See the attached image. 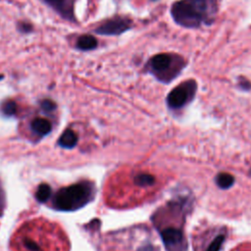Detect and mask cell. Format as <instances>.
Returning a JSON list of instances; mask_svg holds the SVG:
<instances>
[{
    "mask_svg": "<svg viewBox=\"0 0 251 251\" xmlns=\"http://www.w3.org/2000/svg\"><path fill=\"white\" fill-rule=\"evenodd\" d=\"M225 240V236L224 234H219L218 236H216L214 238V240L209 244L208 248L206 251H220L221 249V246L223 244Z\"/></svg>",
    "mask_w": 251,
    "mask_h": 251,
    "instance_id": "obj_12",
    "label": "cell"
},
{
    "mask_svg": "<svg viewBox=\"0 0 251 251\" xmlns=\"http://www.w3.org/2000/svg\"><path fill=\"white\" fill-rule=\"evenodd\" d=\"M234 178L228 174H219L216 177V182L221 188H228L232 185Z\"/></svg>",
    "mask_w": 251,
    "mask_h": 251,
    "instance_id": "obj_11",
    "label": "cell"
},
{
    "mask_svg": "<svg viewBox=\"0 0 251 251\" xmlns=\"http://www.w3.org/2000/svg\"><path fill=\"white\" fill-rule=\"evenodd\" d=\"M197 83L194 79H187L176 86L167 96V104L173 110H178L187 105L195 96Z\"/></svg>",
    "mask_w": 251,
    "mask_h": 251,
    "instance_id": "obj_5",
    "label": "cell"
},
{
    "mask_svg": "<svg viewBox=\"0 0 251 251\" xmlns=\"http://www.w3.org/2000/svg\"><path fill=\"white\" fill-rule=\"evenodd\" d=\"M95 189L90 182H80L58 191L54 197V207L61 210H75L84 206L94 196Z\"/></svg>",
    "mask_w": 251,
    "mask_h": 251,
    "instance_id": "obj_4",
    "label": "cell"
},
{
    "mask_svg": "<svg viewBox=\"0 0 251 251\" xmlns=\"http://www.w3.org/2000/svg\"><path fill=\"white\" fill-rule=\"evenodd\" d=\"M239 87L244 90H249L251 88V83L249 80H247L245 78H240L239 79Z\"/></svg>",
    "mask_w": 251,
    "mask_h": 251,
    "instance_id": "obj_15",
    "label": "cell"
},
{
    "mask_svg": "<svg viewBox=\"0 0 251 251\" xmlns=\"http://www.w3.org/2000/svg\"><path fill=\"white\" fill-rule=\"evenodd\" d=\"M50 6H52L56 11H58L62 17L69 20L74 18V4L75 0H44Z\"/></svg>",
    "mask_w": 251,
    "mask_h": 251,
    "instance_id": "obj_8",
    "label": "cell"
},
{
    "mask_svg": "<svg viewBox=\"0 0 251 251\" xmlns=\"http://www.w3.org/2000/svg\"><path fill=\"white\" fill-rule=\"evenodd\" d=\"M186 63L183 57L176 53H160L151 57L145 69L159 81L169 83L183 70Z\"/></svg>",
    "mask_w": 251,
    "mask_h": 251,
    "instance_id": "obj_3",
    "label": "cell"
},
{
    "mask_svg": "<svg viewBox=\"0 0 251 251\" xmlns=\"http://www.w3.org/2000/svg\"><path fill=\"white\" fill-rule=\"evenodd\" d=\"M76 141V137L75 135L74 134L73 131H70V130H67L66 133L64 134L63 138H62V142L64 145H68V146H72L75 143Z\"/></svg>",
    "mask_w": 251,
    "mask_h": 251,
    "instance_id": "obj_13",
    "label": "cell"
},
{
    "mask_svg": "<svg viewBox=\"0 0 251 251\" xmlns=\"http://www.w3.org/2000/svg\"><path fill=\"white\" fill-rule=\"evenodd\" d=\"M218 7V0H179L172 5L171 16L183 27L197 28L215 21Z\"/></svg>",
    "mask_w": 251,
    "mask_h": 251,
    "instance_id": "obj_2",
    "label": "cell"
},
{
    "mask_svg": "<svg viewBox=\"0 0 251 251\" xmlns=\"http://www.w3.org/2000/svg\"><path fill=\"white\" fill-rule=\"evenodd\" d=\"M3 202H4V199H3V192L0 188V210L3 208Z\"/></svg>",
    "mask_w": 251,
    "mask_h": 251,
    "instance_id": "obj_16",
    "label": "cell"
},
{
    "mask_svg": "<svg viewBox=\"0 0 251 251\" xmlns=\"http://www.w3.org/2000/svg\"><path fill=\"white\" fill-rule=\"evenodd\" d=\"M32 29V25L27 23H21L19 25V30L22 32H29Z\"/></svg>",
    "mask_w": 251,
    "mask_h": 251,
    "instance_id": "obj_14",
    "label": "cell"
},
{
    "mask_svg": "<svg viewBox=\"0 0 251 251\" xmlns=\"http://www.w3.org/2000/svg\"><path fill=\"white\" fill-rule=\"evenodd\" d=\"M12 251H69L70 243L59 225L38 218L24 223L11 237Z\"/></svg>",
    "mask_w": 251,
    "mask_h": 251,
    "instance_id": "obj_1",
    "label": "cell"
},
{
    "mask_svg": "<svg viewBox=\"0 0 251 251\" xmlns=\"http://www.w3.org/2000/svg\"><path fill=\"white\" fill-rule=\"evenodd\" d=\"M51 128V124L49 121L43 118H36L31 122V129L38 135L42 136L46 134Z\"/></svg>",
    "mask_w": 251,
    "mask_h": 251,
    "instance_id": "obj_10",
    "label": "cell"
},
{
    "mask_svg": "<svg viewBox=\"0 0 251 251\" xmlns=\"http://www.w3.org/2000/svg\"><path fill=\"white\" fill-rule=\"evenodd\" d=\"M132 21L126 16H114L100 25H98L94 31L100 35H119L131 28Z\"/></svg>",
    "mask_w": 251,
    "mask_h": 251,
    "instance_id": "obj_6",
    "label": "cell"
},
{
    "mask_svg": "<svg viewBox=\"0 0 251 251\" xmlns=\"http://www.w3.org/2000/svg\"><path fill=\"white\" fill-rule=\"evenodd\" d=\"M167 251H184L186 244L182 231L176 227H167L161 231Z\"/></svg>",
    "mask_w": 251,
    "mask_h": 251,
    "instance_id": "obj_7",
    "label": "cell"
},
{
    "mask_svg": "<svg viewBox=\"0 0 251 251\" xmlns=\"http://www.w3.org/2000/svg\"><path fill=\"white\" fill-rule=\"evenodd\" d=\"M246 251H247V250H246Z\"/></svg>",
    "mask_w": 251,
    "mask_h": 251,
    "instance_id": "obj_17",
    "label": "cell"
},
{
    "mask_svg": "<svg viewBox=\"0 0 251 251\" xmlns=\"http://www.w3.org/2000/svg\"><path fill=\"white\" fill-rule=\"evenodd\" d=\"M97 45H98L97 39L90 34H83L79 36L76 41V47L82 51L93 50L97 47Z\"/></svg>",
    "mask_w": 251,
    "mask_h": 251,
    "instance_id": "obj_9",
    "label": "cell"
}]
</instances>
